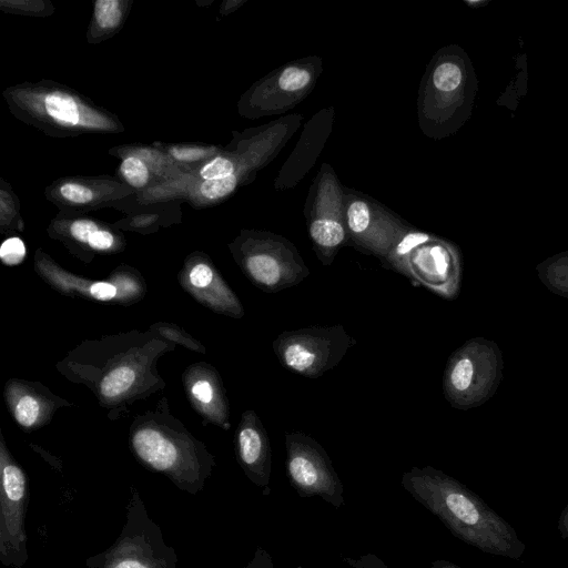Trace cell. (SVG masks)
Returning a JSON list of instances; mask_svg holds the SVG:
<instances>
[{"instance_id": "cell-13", "label": "cell", "mask_w": 568, "mask_h": 568, "mask_svg": "<svg viewBox=\"0 0 568 568\" xmlns=\"http://www.w3.org/2000/svg\"><path fill=\"white\" fill-rule=\"evenodd\" d=\"M135 378L130 367H119L112 371L101 383V393L106 397H114L125 393Z\"/></svg>"}, {"instance_id": "cell-10", "label": "cell", "mask_w": 568, "mask_h": 568, "mask_svg": "<svg viewBox=\"0 0 568 568\" xmlns=\"http://www.w3.org/2000/svg\"><path fill=\"white\" fill-rule=\"evenodd\" d=\"M236 456L246 477L270 496L272 452L267 433L255 412L247 410L236 434Z\"/></svg>"}, {"instance_id": "cell-24", "label": "cell", "mask_w": 568, "mask_h": 568, "mask_svg": "<svg viewBox=\"0 0 568 568\" xmlns=\"http://www.w3.org/2000/svg\"><path fill=\"white\" fill-rule=\"evenodd\" d=\"M61 196L70 203L87 204L92 201L93 192L79 183H64L60 186Z\"/></svg>"}, {"instance_id": "cell-27", "label": "cell", "mask_w": 568, "mask_h": 568, "mask_svg": "<svg viewBox=\"0 0 568 568\" xmlns=\"http://www.w3.org/2000/svg\"><path fill=\"white\" fill-rule=\"evenodd\" d=\"M113 242L114 237L109 231L98 229L90 235L88 244L94 250H108Z\"/></svg>"}, {"instance_id": "cell-18", "label": "cell", "mask_w": 568, "mask_h": 568, "mask_svg": "<svg viewBox=\"0 0 568 568\" xmlns=\"http://www.w3.org/2000/svg\"><path fill=\"white\" fill-rule=\"evenodd\" d=\"M347 224L349 230L357 235L365 233L371 224V213L362 201L352 203L347 210Z\"/></svg>"}, {"instance_id": "cell-14", "label": "cell", "mask_w": 568, "mask_h": 568, "mask_svg": "<svg viewBox=\"0 0 568 568\" xmlns=\"http://www.w3.org/2000/svg\"><path fill=\"white\" fill-rule=\"evenodd\" d=\"M122 19L120 2L99 0L94 3V20L101 30H113Z\"/></svg>"}, {"instance_id": "cell-30", "label": "cell", "mask_w": 568, "mask_h": 568, "mask_svg": "<svg viewBox=\"0 0 568 568\" xmlns=\"http://www.w3.org/2000/svg\"><path fill=\"white\" fill-rule=\"evenodd\" d=\"M91 295L100 301H108L116 295V287L108 282H97L90 287Z\"/></svg>"}, {"instance_id": "cell-22", "label": "cell", "mask_w": 568, "mask_h": 568, "mask_svg": "<svg viewBox=\"0 0 568 568\" xmlns=\"http://www.w3.org/2000/svg\"><path fill=\"white\" fill-rule=\"evenodd\" d=\"M26 256V246L21 239L9 237L0 247V257L7 265L19 264Z\"/></svg>"}, {"instance_id": "cell-29", "label": "cell", "mask_w": 568, "mask_h": 568, "mask_svg": "<svg viewBox=\"0 0 568 568\" xmlns=\"http://www.w3.org/2000/svg\"><path fill=\"white\" fill-rule=\"evenodd\" d=\"M242 568H275L271 555L262 547H257L253 558Z\"/></svg>"}, {"instance_id": "cell-8", "label": "cell", "mask_w": 568, "mask_h": 568, "mask_svg": "<svg viewBox=\"0 0 568 568\" xmlns=\"http://www.w3.org/2000/svg\"><path fill=\"white\" fill-rule=\"evenodd\" d=\"M242 265L248 278L267 293L297 285L310 274L298 254L278 243L251 247Z\"/></svg>"}, {"instance_id": "cell-16", "label": "cell", "mask_w": 568, "mask_h": 568, "mask_svg": "<svg viewBox=\"0 0 568 568\" xmlns=\"http://www.w3.org/2000/svg\"><path fill=\"white\" fill-rule=\"evenodd\" d=\"M462 81V71L455 63L445 62L439 64L434 74L433 82L440 91H453Z\"/></svg>"}, {"instance_id": "cell-7", "label": "cell", "mask_w": 568, "mask_h": 568, "mask_svg": "<svg viewBox=\"0 0 568 568\" xmlns=\"http://www.w3.org/2000/svg\"><path fill=\"white\" fill-rule=\"evenodd\" d=\"M0 466V562L4 567L22 568L29 559L26 529L29 480L4 446Z\"/></svg>"}, {"instance_id": "cell-15", "label": "cell", "mask_w": 568, "mask_h": 568, "mask_svg": "<svg viewBox=\"0 0 568 568\" xmlns=\"http://www.w3.org/2000/svg\"><path fill=\"white\" fill-rule=\"evenodd\" d=\"M120 170L125 181L133 187L141 189L149 182V168L138 156L125 158L121 163Z\"/></svg>"}, {"instance_id": "cell-11", "label": "cell", "mask_w": 568, "mask_h": 568, "mask_svg": "<svg viewBox=\"0 0 568 568\" xmlns=\"http://www.w3.org/2000/svg\"><path fill=\"white\" fill-rule=\"evenodd\" d=\"M40 104L44 114L54 123L64 126L89 125V118L80 102L62 91L45 94Z\"/></svg>"}, {"instance_id": "cell-20", "label": "cell", "mask_w": 568, "mask_h": 568, "mask_svg": "<svg viewBox=\"0 0 568 568\" xmlns=\"http://www.w3.org/2000/svg\"><path fill=\"white\" fill-rule=\"evenodd\" d=\"M40 406L31 396H23L16 405L14 416L19 424L24 427L32 426L39 416Z\"/></svg>"}, {"instance_id": "cell-4", "label": "cell", "mask_w": 568, "mask_h": 568, "mask_svg": "<svg viewBox=\"0 0 568 568\" xmlns=\"http://www.w3.org/2000/svg\"><path fill=\"white\" fill-rule=\"evenodd\" d=\"M131 443L142 465L165 475L179 489L190 495L204 489L214 460L203 448L190 443H176L154 428L138 430Z\"/></svg>"}, {"instance_id": "cell-1", "label": "cell", "mask_w": 568, "mask_h": 568, "mask_svg": "<svg viewBox=\"0 0 568 568\" xmlns=\"http://www.w3.org/2000/svg\"><path fill=\"white\" fill-rule=\"evenodd\" d=\"M402 487L465 544L513 560L525 554L526 545L515 528L480 496L444 471L414 466L403 474Z\"/></svg>"}, {"instance_id": "cell-25", "label": "cell", "mask_w": 568, "mask_h": 568, "mask_svg": "<svg viewBox=\"0 0 568 568\" xmlns=\"http://www.w3.org/2000/svg\"><path fill=\"white\" fill-rule=\"evenodd\" d=\"M98 229L100 227L91 220H77L71 224L70 233L75 240L88 244L90 235Z\"/></svg>"}, {"instance_id": "cell-9", "label": "cell", "mask_w": 568, "mask_h": 568, "mask_svg": "<svg viewBox=\"0 0 568 568\" xmlns=\"http://www.w3.org/2000/svg\"><path fill=\"white\" fill-rule=\"evenodd\" d=\"M420 246L394 267L412 282H417L443 298H455L462 281L459 263L442 245Z\"/></svg>"}, {"instance_id": "cell-6", "label": "cell", "mask_w": 568, "mask_h": 568, "mask_svg": "<svg viewBox=\"0 0 568 568\" xmlns=\"http://www.w3.org/2000/svg\"><path fill=\"white\" fill-rule=\"evenodd\" d=\"M286 477L301 497H320L336 509L344 487L322 445L302 432L285 433Z\"/></svg>"}, {"instance_id": "cell-26", "label": "cell", "mask_w": 568, "mask_h": 568, "mask_svg": "<svg viewBox=\"0 0 568 568\" xmlns=\"http://www.w3.org/2000/svg\"><path fill=\"white\" fill-rule=\"evenodd\" d=\"M212 280L213 271L209 265L204 263L196 264L190 272V282L195 287H206L212 283Z\"/></svg>"}, {"instance_id": "cell-5", "label": "cell", "mask_w": 568, "mask_h": 568, "mask_svg": "<svg viewBox=\"0 0 568 568\" xmlns=\"http://www.w3.org/2000/svg\"><path fill=\"white\" fill-rule=\"evenodd\" d=\"M355 343L344 326L337 324L282 332L272 347L286 369L307 378H318L337 366Z\"/></svg>"}, {"instance_id": "cell-32", "label": "cell", "mask_w": 568, "mask_h": 568, "mask_svg": "<svg viewBox=\"0 0 568 568\" xmlns=\"http://www.w3.org/2000/svg\"><path fill=\"white\" fill-rule=\"evenodd\" d=\"M558 532L561 539L568 538V504L561 511L559 519H558Z\"/></svg>"}, {"instance_id": "cell-2", "label": "cell", "mask_w": 568, "mask_h": 568, "mask_svg": "<svg viewBox=\"0 0 568 568\" xmlns=\"http://www.w3.org/2000/svg\"><path fill=\"white\" fill-rule=\"evenodd\" d=\"M88 568H178V555L149 516L139 491L131 487L125 523L114 542L87 558Z\"/></svg>"}, {"instance_id": "cell-17", "label": "cell", "mask_w": 568, "mask_h": 568, "mask_svg": "<svg viewBox=\"0 0 568 568\" xmlns=\"http://www.w3.org/2000/svg\"><path fill=\"white\" fill-rule=\"evenodd\" d=\"M236 185V178L234 174L221 178L204 180L200 185V194L209 200L221 199L230 194Z\"/></svg>"}, {"instance_id": "cell-3", "label": "cell", "mask_w": 568, "mask_h": 568, "mask_svg": "<svg viewBox=\"0 0 568 568\" xmlns=\"http://www.w3.org/2000/svg\"><path fill=\"white\" fill-rule=\"evenodd\" d=\"M499 346L484 337L466 341L448 357L443 375V393L457 409L483 405L496 393L503 377Z\"/></svg>"}, {"instance_id": "cell-21", "label": "cell", "mask_w": 568, "mask_h": 568, "mask_svg": "<svg viewBox=\"0 0 568 568\" xmlns=\"http://www.w3.org/2000/svg\"><path fill=\"white\" fill-rule=\"evenodd\" d=\"M310 80L306 70L290 67L283 71L278 79V85L285 91H296L304 88Z\"/></svg>"}, {"instance_id": "cell-33", "label": "cell", "mask_w": 568, "mask_h": 568, "mask_svg": "<svg viewBox=\"0 0 568 568\" xmlns=\"http://www.w3.org/2000/svg\"><path fill=\"white\" fill-rule=\"evenodd\" d=\"M430 568H462L457 566L456 564L445 560V559H437L432 562Z\"/></svg>"}, {"instance_id": "cell-19", "label": "cell", "mask_w": 568, "mask_h": 568, "mask_svg": "<svg viewBox=\"0 0 568 568\" xmlns=\"http://www.w3.org/2000/svg\"><path fill=\"white\" fill-rule=\"evenodd\" d=\"M429 241V236L422 232H412L400 239V241L393 248L390 263L395 266L414 248Z\"/></svg>"}, {"instance_id": "cell-23", "label": "cell", "mask_w": 568, "mask_h": 568, "mask_svg": "<svg viewBox=\"0 0 568 568\" xmlns=\"http://www.w3.org/2000/svg\"><path fill=\"white\" fill-rule=\"evenodd\" d=\"M234 165L225 158H215L207 162L200 171L204 180L221 179L233 174Z\"/></svg>"}, {"instance_id": "cell-12", "label": "cell", "mask_w": 568, "mask_h": 568, "mask_svg": "<svg viewBox=\"0 0 568 568\" xmlns=\"http://www.w3.org/2000/svg\"><path fill=\"white\" fill-rule=\"evenodd\" d=\"M310 235L321 250V260L327 265L332 262L333 252L344 242L345 231L335 220L320 219L312 222Z\"/></svg>"}, {"instance_id": "cell-31", "label": "cell", "mask_w": 568, "mask_h": 568, "mask_svg": "<svg viewBox=\"0 0 568 568\" xmlns=\"http://www.w3.org/2000/svg\"><path fill=\"white\" fill-rule=\"evenodd\" d=\"M192 393L201 403H210L213 398V388L206 381H197L192 387Z\"/></svg>"}, {"instance_id": "cell-28", "label": "cell", "mask_w": 568, "mask_h": 568, "mask_svg": "<svg viewBox=\"0 0 568 568\" xmlns=\"http://www.w3.org/2000/svg\"><path fill=\"white\" fill-rule=\"evenodd\" d=\"M343 561L353 568H387L385 564L374 555H364L357 559L343 558Z\"/></svg>"}]
</instances>
